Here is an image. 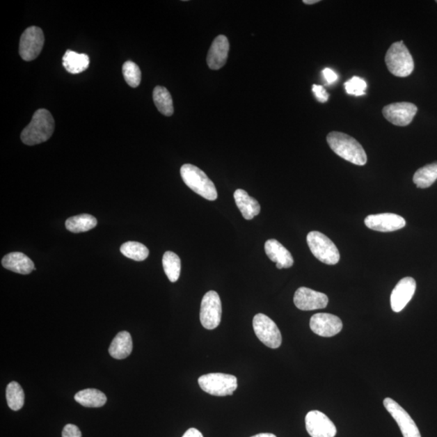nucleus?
<instances>
[{"label": "nucleus", "mask_w": 437, "mask_h": 437, "mask_svg": "<svg viewBox=\"0 0 437 437\" xmlns=\"http://www.w3.org/2000/svg\"><path fill=\"white\" fill-rule=\"evenodd\" d=\"M2 265L7 270L22 275H29L35 270L33 262L21 252H13L5 255L2 260Z\"/></svg>", "instance_id": "6ab92c4d"}, {"label": "nucleus", "mask_w": 437, "mask_h": 437, "mask_svg": "<svg viewBox=\"0 0 437 437\" xmlns=\"http://www.w3.org/2000/svg\"><path fill=\"white\" fill-rule=\"evenodd\" d=\"M417 111L418 109L413 103L396 102L385 106L382 113L386 120L394 125L406 127L413 120Z\"/></svg>", "instance_id": "f8f14e48"}, {"label": "nucleus", "mask_w": 437, "mask_h": 437, "mask_svg": "<svg viewBox=\"0 0 437 437\" xmlns=\"http://www.w3.org/2000/svg\"><path fill=\"white\" fill-rule=\"evenodd\" d=\"M198 385L206 393L218 397L232 395L238 386L235 376L218 372L201 376Z\"/></svg>", "instance_id": "423d86ee"}, {"label": "nucleus", "mask_w": 437, "mask_h": 437, "mask_svg": "<svg viewBox=\"0 0 437 437\" xmlns=\"http://www.w3.org/2000/svg\"><path fill=\"white\" fill-rule=\"evenodd\" d=\"M365 223L370 230L382 232L397 231L406 226L404 218L394 213L367 216Z\"/></svg>", "instance_id": "2eb2a0df"}, {"label": "nucleus", "mask_w": 437, "mask_h": 437, "mask_svg": "<svg viewBox=\"0 0 437 437\" xmlns=\"http://www.w3.org/2000/svg\"><path fill=\"white\" fill-rule=\"evenodd\" d=\"M120 251L124 256L138 262L145 260L149 255L148 248L136 241L124 243Z\"/></svg>", "instance_id": "c85d7f7f"}, {"label": "nucleus", "mask_w": 437, "mask_h": 437, "mask_svg": "<svg viewBox=\"0 0 437 437\" xmlns=\"http://www.w3.org/2000/svg\"><path fill=\"white\" fill-rule=\"evenodd\" d=\"M54 120L47 109H40L34 113L31 122L24 129L22 141L24 145L33 146L46 142L53 135Z\"/></svg>", "instance_id": "f03ea898"}, {"label": "nucleus", "mask_w": 437, "mask_h": 437, "mask_svg": "<svg viewBox=\"0 0 437 437\" xmlns=\"http://www.w3.org/2000/svg\"><path fill=\"white\" fill-rule=\"evenodd\" d=\"M319 2V0H304V1H303V3L305 4H315Z\"/></svg>", "instance_id": "e433bc0d"}, {"label": "nucleus", "mask_w": 437, "mask_h": 437, "mask_svg": "<svg viewBox=\"0 0 437 437\" xmlns=\"http://www.w3.org/2000/svg\"><path fill=\"white\" fill-rule=\"evenodd\" d=\"M310 329L321 337H333L342 331V322L339 317L320 312L311 317Z\"/></svg>", "instance_id": "4468645a"}, {"label": "nucleus", "mask_w": 437, "mask_h": 437, "mask_svg": "<svg viewBox=\"0 0 437 437\" xmlns=\"http://www.w3.org/2000/svg\"><path fill=\"white\" fill-rule=\"evenodd\" d=\"M97 225V218L91 215L82 214L68 218L65 225L67 230L79 233L93 230Z\"/></svg>", "instance_id": "b1692460"}, {"label": "nucleus", "mask_w": 437, "mask_h": 437, "mask_svg": "<svg viewBox=\"0 0 437 437\" xmlns=\"http://www.w3.org/2000/svg\"><path fill=\"white\" fill-rule=\"evenodd\" d=\"M164 271L168 279L172 283H175L180 279L181 273V260L175 253L167 251L162 260Z\"/></svg>", "instance_id": "bb28decb"}, {"label": "nucleus", "mask_w": 437, "mask_h": 437, "mask_svg": "<svg viewBox=\"0 0 437 437\" xmlns=\"http://www.w3.org/2000/svg\"><path fill=\"white\" fill-rule=\"evenodd\" d=\"M326 140L331 150L345 161L356 166H365L367 163L365 149L354 138L345 133L332 132L328 134Z\"/></svg>", "instance_id": "f257e3e1"}, {"label": "nucleus", "mask_w": 437, "mask_h": 437, "mask_svg": "<svg viewBox=\"0 0 437 437\" xmlns=\"http://www.w3.org/2000/svg\"><path fill=\"white\" fill-rule=\"evenodd\" d=\"M45 42L42 29L39 27H29L22 33L19 41V56L24 61H33L42 52Z\"/></svg>", "instance_id": "1a4fd4ad"}, {"label": "nucleus", "mask_w": 437, "mask_h": 437, "mask_svg": "<svg viewBox=\"0 0 437 437\" xmlns=\"http://www.w3.org/2000/svg\"><path fill=\"white\" fill-rule=\"evenodd\" d=\"M307 243L312 254L327 265H335L340 260L339 250L324 233L312 231L307 236Z\"/></svg>", "instance_id": "39448f33"}, {"label": "nucleus", "mask_w": 437, "mask_h": 437, "mask_svg": "<svg viewBox=\"0 0 437 437\" xmlns=\"http://www.w3.org/2000/svg\"><path fill=\"white\" fill-rule=\"evenodd\" d=\"M182 437H203L202 434L196 429H188Z\"/></svg>", "instance_id": "f704fd0d"}, {"label": "nucleus", "mask_w": 437, "mask_h": 437, "mask_svg": "<svg viewBox=\"0 0 437 437\" xmlns=\"http://www.w3.org/2000/svg\"><path fill=\"white\" fill-rule=\"evenodd\" d=\"M74 400L84 406L97 408V407H102L106 404L107 398L106 395L100 390L86 389L78 392L74 395Z\"/></svg>", "instance_id": "5701e85b"}, {"label": "nucleus", "mask_w": 437, "mask_h": 437, "mask_svg": "<svg viewBox=\"0 0 437 437\" xmlns=\"http://www.w3.org/2000/svg\"><path fill=\"white\" fill-rule=\"evenodd\" d=\"M344 87L346 92L350 95L362 96L365 94L367 84L365 79L354 77L344 84Z\"/></svg>", "instance_id": "7c9ffc66"}, {"label": "nucleus", "mask_w": 437, "mask_h": 437, "mask_svg": "<svg viewBox=\"0 0 437 437\" xmlns=\"http://www.w3.org/2000/svg\"><path fill=\"white\" fill-rule=\"evenodd\" d=\"M122 73L125 81L132 88H137L141 82V71L136 63L127 61L123 64Z\"/></svg>", "instance_id": "c756f323"}, {"label": "nucleus", "mask_w": 437, "mask_h": 437, "mask_svg": "<svg viewBox=\"0 0 437 437\" xmlns=\"http://www.w3.org/2000/svg\"><path fill=\"white\" fill-rule=\"evenodd\" d=\"M8 405L13 411L21 410L24 404V394L21 385L17 381L9 383L6 389Z\"/></svg>", "instance_id": "cd10ccee"}, {"label": "nucleus", "mask_w": 437, "mask_h": 437, "mask_svg": "<svg viewBox=\"0 0 437 437\" xmlns=\"http://www.w3.org/2000/svg\"><path fill=\"white\" fill-rule=\"evenodd\" d=\"M153 101L159 111L164 116H171L173 113V103L171 94L165 87L157 86L153 90Z\"/></svg>", "instance_id": "393cba45"}, {"label": "nucleus", "mask_w": 437, "mask_h": 437, "mask_svg": "<svg viewBox=\"0 0 437 437\" xmlns=\"http://www.w3.org/2000/svg\"><path fill=\"white\" fill-rule=\"evenodd\" d=\"M62 437H82V434L77 426L67 424L64 427Z\"/></svg>", "instance_id": "473e14b6"}, {"label": "nucleus", "mask_w": 437, "mask_h": 437, "mask_svg": "<svg viewBox=\"0 0 437 437\" xmlns=\"http://www.w3.org/2000/svg\"><path fill=\"white\" fill-rule=\"evenodd\" d=\"M384 406L398 424L404 437H421L420 431L415 421L398 402L390 398L385 399Z\"/></svg>", "instance_id": "9d476101"}, {"label": "nucleus", "mask_w": 437, "mask_h": 437, "mask_svg": "<svg viewBox=\"0 0 437 437\" xmlns=\"http://www.w3.org/2000/svg\"><path fill=\"white\" fill-rule=\"evenodd\" d=\"M386 64L390 73L398 77H406L413 72L414 59L404 42L391 45L386 56Z\"/></svg>", "instance_id": "20e7f679"}, {"label": "nucleus", "mask_w": 437, "mask_h": 437, "mask_svg": "<svg viewBox=\"0 0 437 437\" xmlns=\"http://www.w3.org/2000/svg\"><path fill=\"white\" fill-rule=\"evenodd\" d=\"M312 92H314L317 101L321 103L326 102L328 99H329V94L327 93L324 87L321 86H317V84H314L312 86Z\"/></svg>", "instance_id": "2f4dec72"}, {"label": "nucleus", "mask_w": 437, "mask_h": 437, "mask_svg": "<svg viewBox=\"0 0 437 437\" xmlns=\"http://www.w3.org/2000/svg\"><path fill=\"white\" fill-rule=\"evenodd\" d=\"M235 200L242 216L246 220L251 221L260 214L261 211L260 202L255 198L248 195V193L242 189H238L235 192Z\"/></svg>", "instance_id": "aec40b11"}, {"label": "nucleus", "mask_w": 437, "mask_h": 437, "mask_svg": "<svg viewBox=\"0 0 437 437\" xmlns=\"http://www.w3.org/2000/svg\"><path fill=\"white\" fill-rule=\"evenodd\" d=\"M89 57L86 54H79L68 49L63 57V65L71 74L81 73L88 68Z\"/></svg>", "instance_id": "4be33fe9"}, {"label": "nucleus", "mask_w": 437, "mask_h": 437, "mask_svg": "<svg viewBox=\"0 0 437 437\" xmlns=\"http://www.w3.org/2000/svg\"><path fill=\"white\" fill-rule=\"evenodd\" d=\"M181 176L186 185L207 200L215 201L218 193L215 184L206 173L196 166L186 164L181 168Z\"/></svg>", "instance_id": "7ed1b4c3"}, {"label": "nucleus", "mask_w": 437, "mask_h": 437, "mask_svg": "<svg viewBox=\"0 0 437 437\" xmlns=\"http://www.w3.org/2000/svg\"><path fill=\"white\" fill-rule=\"evenodd\" d=\"M305 426L312 437H335L337 434L334 423L319 411H312L306 415Z\"/></svg>", "instance_id": "9b49d317"}, {"label": "nucleus", "mask_w": 437, "mask_h": 437, "mask_svg": "<svg viewBox=\"0 0 437 437\" xmlns=\"http://www.w3.org/2000/svg\"><path fill=\"white\" fill-rule=\"evenodd\" d=\"M266 255L272 262L276 263L278 269L290 268L294 263L291 253L276 239H270L265 243Z\"/></svg>", "instance_id": "a211bd4d"}, {"label": "nucleus", "mask_w": 437, "mask_h": 437, "mask_svg": "<svg viewBox=\"0 0 437 437\" xmlns=\"http://www.w3.org/2000/svg\"><path fill=\"white\" fill-rule=\"evenodd\" d=\"M436 3H437V1H436Z\"/></svg>", "instance_id": "4c0bfd02"}, {"label": "nucleus", "mask_w": 437, "mask_h": 437, "mask_svg": "<svg viewBox=\"0 0 437 437\" xmlns=\"http://www.w3.org/2000/svg\"><path fill=\"white\" fill-rule=\"evenodd\" d=\"M293 301L297 309L304 311L325 309L329 302L324 293L305 287H301L296 290Z\"/></svg>", "instance_id": "ddd939ff"}, {"label": "nucleus", "mask_w": 437, "mask_h": 437, "mask_svg": "<svg viewBox=\"0 0 437 437\" xmlns=\"http://www.w3.org/2000/svg\"><path fill=\"white\" fill-rule=\"evenodd\" d=\"M222 305L221 297L215 291H209L202 297L200 321L207 330H214L221 324Z\"/></svg>", "instance_id": "6e6552de"}, {"label": "nucleus", "mask_w": 437, "mask_h": 437, "mask_svg": "<svg viewBox=\"0 0 437 437\" xmlns=\"http://www.w3.org/2000/svg\"><path fill=\"white\" fill-rule=\"evenodd\" d=\"M251 437H276V436L271 434H260Z\"/></svg>", "instance_id": "c9c22d12"}, {"label": "nucleus", "mask_w": 437, "mask_h": 437, "mask_svg": "<svg viewBox=\"0 0 437 437\" xmlns=\"http://www.w3.org/2000/svg\"><path fill=\"white\" fill-rule=\"evenodd\" d=\"M322 74H324V77L327 84H334L337 79V74L331 68H325L324 70L322 71Z\"/></svg>", "instance_id": "72a5a7b5"}, {"label": "nucleus", "mask_w": 437, "mask_h": 437, "mask_svg": "<svg viewBox=\"0 0 437 437\" xmlns=\"http://www.w3.org/2000/svg\"><path fill=\"white\" fill-rule=\"evenodd\" d=\"M132 349L133 342L130 333L122 331L112 341L109 353L114 359L123 360L131 355Z\"/></svg>", "instance_id": "412c9836"}, {"label": "nucleus", "mask_w": 437, "mask_h": 437, "mask_svg": "<svg viewBox=\"0 0 437 437\" xmlns=\"http://www.w3.org/2000/svg\"><path fill=\"white\" fill-rule=\"evenodd\" d=\"M253 327L255 335L263 344L276 349L282 344V335L279 328L269 317L258 314L253 319Z\"/></svg>", "instance_id": "0eeeda50"}, {"label": "nucleus", "mask_w": 437, "mask_h": 437, "mask_svg": "<svg viewBox=\"0 0 437 437\" xmlns=\"http://www.w3.org/2000/svg\"><path fill=\"white\" fill-rule=\"evenodd\" d=\"M416 289V282L411 277H405L395 286L391 293L390 305L392 310L399 312L406 306L413 297Z\"/></svg>", "instance_id": "dca6fc26"}, {"label": "nucleus", "mask_w": 437, "mask_h": 437, "mask_svg": "<svg viewBox=\"0 0 437 437\" xmlns=\"http://www.w3.org/2000/svg\"><path fill=\"white\" fill-rule=\"evenodd\" d=\"M228 51H230V42L225 35H220L213 41L208 51L207 63L208 67L212 70H218L225 65Z\"/></svg>", "instance_id": "f3484780"}, {"label": "nucleus", "mask_w": 437, "mask_h": 437, "mask_svg": "<svg viewBox=\"0 0 437 437\" xmlns=\"http://www.w3.org/2000/svg\"><path fill=\"white\" fill-rule=\"evenodd\" d=\"M437 180V162L429 164L417 170L413 182L418 188L430 187Z\"/></svg>", "instance_id": "a878e982"}]
</instances>
